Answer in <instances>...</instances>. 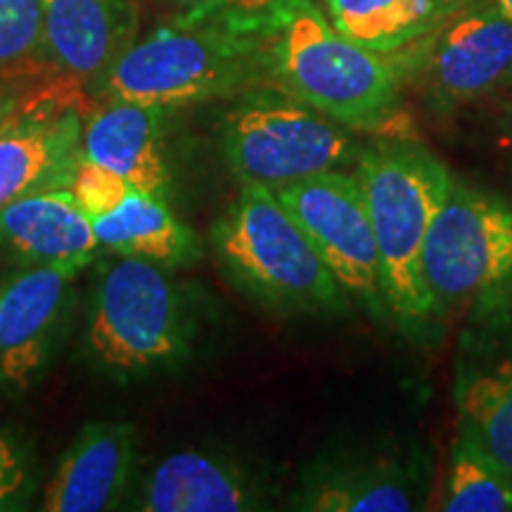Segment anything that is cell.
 I'll return each instance as SVG.
<instances>
[{"label":"cell","instance_id":"obj_1","mask_svg":"<svg viewBox=\"0 0 512 512\" xmlns=\"http://www.w3.org/2000/svg\"><path fill=\"white\" fill-rule=\"evenodd\" d=\"M266 64L273 86L354 133L413 138L392 60L339 34L316 0H306L290 22L268 38Z\"/></svg>","mask_w":512,"mask_h":512},{"label":"cell","instance_id":"obj_2","mask_svg":"<svg viewBox=\"0 0 512 512\" xmlns=\"http://www.w3.org/2000/svg\"><path fill=\"white\" fill-rule=\"evenodd\" d=\"M354 174L373 223L389 316L406 330H420L437 318L422 278V247L456 178L415 138L363 145Z\"/></svg>","mask_w":512,"mask_h":512},{"label":"cell","instance_id":"obj_3","mask_svg":"<svg viewBox=\"0 0 512 512\" xmlns=\"http://www.w3.org/2000/svg\"><path fill=\"white\" fill-rule=\"evenodd\" d=\"M268 38L242 36L207 24L169 22L128 46L98 79L105 100L178 110L235 98L268 81Z\"/></svg>","mask_w":512,"mask_h":512},{"label":"cell","instance_id":"obj_4","mask_svg":"<svg viewBox=\"0 0 512 512\" xmlns=\"http://www.w3.org/2000/svg\"><path fill=\"white\" fill-rule=\"evenodd\" d=\"M211 245L228 278L264 306L311 316L351 311L349 294L266 185L242 183L211 228Z\"/></svg>","mask_w":512,"mask_h":512},{"label":"cell","instance_id":"obj_5","mask_svg":"<svg viewBox=\"0 0 512 512\" xmlns=\"http://www.w3.org/2000/svg\"><path fill=\"white\" fill-rule=\"evenodd\" d=\"M219 124L228 169L242 183L280 185L356 164V133L283 88L264 83L230 98Z\"/></svg>","mask_w":512,"mask_h":512},{"label":"cell","instance_id":"obj_6","mask_svg":"<svg viewBox=\"0 0 512 512\" xmlns=\"http://www.w3.org/2000/svg\"><path fill=\"white\" fill-rule=\"evenodd\" d=\"M169 268L119 254L102 268L86 323L93 361L119 377L174 368L190 356L192 325Z\"/></svg>","mask_w":512,"mask_h":512},{"label":"cell","instance_id":"obj_7","mask_svg":"<svg viewBox=\"0 0 512 512\" xmlns=\"http://www.w3.org/2000/svg\"><path fill=\"white\" fill-rule=\"evenodd\" d=\"M434 313L512 302V202L453 181L422 247Z\"/></svg>","mask_w":512,"mask_h":512},{"label":"cell","instance_id":"obj_8","mask_svg":"<svg viewBox=\"0 0 512 512\" xmlns=\"http://www.w3.org/2000/svg\"><path fill=\"white\" fill-rule=\"evenodd\" d=\"M337 283L375 318H387L380 252L356 174L325 171L273 188Z\"/></svg>","mask_w":512,"mask_h":512},{"label":"cell","instance_id":"obj_9","mask_svg":"<svg viewBox=\"0 0 512 512\" xmlns=\"http://www.w3.org/2000/svg\"><path fill=\"white\" fill-rule=\"evenodd\" d=\"M401 53L434 110H456L512 86V22L486 0H465L437 31Z\"/></svg>","mask_w":512,"mask_h":512},{"label":"cell","instance_id":"obj_10","mask_svg":"<svg viewBox=\"0 0 512 512\" xmlns=\"http://www.w3.org/2000/svg\"><path fill=\"white\" fill-rule=\"evenodd\" d=\"M88 264H22L0 278V389L29 392L46 373Z\"/></svg>","mask_w":512,"mask_h":512},{"label":"cell","instance_id":"obj_11","mask_svg":"<svg viewBox=\"0 0 512 512\" xmlns=\"http://www.w3.org/2000/svg\"><path fill=\"white\" fill-rule=\"evenodd\" d=\"M430 491L427 463L418 451L358 448L313 463L292 496L306 512H411Z\"/></svg>","mask_w":512,"mask_h":512},{"label":"cell","instance_id":"obj_12","mask_svg":"<svg viewBox=\"0 0 512 512\" xmlns=\"http://www.w3.org/2000/svg\"><path fill=\"white\" fill-rule=\"evenodd\" d=\"M83 117L67 86L0 136V211L36 190L67 185L81 157Z\"/></svg>","mask_w":512,"mask_h":512},{"label":"cell","instance_id":"obj_13","mask_svg":"<svg viewBox=\"0 0 512 512\" xmlns=\"http://www.w3.org/2000/svg\"><path fill=\"white\" fill-rule=\"evenodd\" d=\"M136 458L131 422L95 420L76 434L43 489L46 512H102L119 508Z\"/></svg>","mask_w":512,"mask_h":512},{"label":"cell","instance_id":"obj_14","mask_svg":"<svg viewBox=\"0 0 512 512\" xmlns=\"http://www.w3.org/2000/svg\"><path fill=\"white\" fill-rule=\"evenodd\" d=\"M136 34V0H43L41 53L72 81L98 83Z\"/></svg>","mask_w":512,"mask_h":512},{"label":"cell","instance_id":"obj_15","mask_svg":"<svg viewBox=\"0 0 512 512\" xmlns=\"http://www.w3.org/2000/svg\"><path fill=\"white\" fill-rule=\"evenodd\" d=\"M268 508L261 479L226 456L181 451L166 456L133 498L143 512H242Z\"/></svg>","mask_w":512,"mask_h":512},{"label":"cell","instance_id":"obj_16","mask_svg":"<svg viewBox=\"0 0 512 512\" xmlns=\"http://www.w3.org/2000/svg\"><path fill=\"white\" fill-rule=\"evenodd\" d=\"M174 110L140 102L107 100L83 121L81 155L93 159L145 195H169L164 126Z\"/></svg>","mask_w":512,"mask_h":512},{"label":"cell","instance_id":"obj_17","mask_svg":"<svg viewBox=\"0 0 512 512\" xmlns=\"http://www.w3.org/2000/svg\"><path fill=\"white\" fill-rule=\"evenodd\" d=\"M0 249L19 264H91L102 247L67 185H55L0 211Z\"/></svg>","mask_w":512,"mask_h":512},{"label":"cell","instance_id":"obj_18","mask_svg":"<svg viewBox=\"0 0 512 512\" xmlns=\"http://www.w3.org/2000/svg\"><path fill=\"white\" fill-rule=\"evenodd\" d=\"M91 223L100 247L114 254L140 256L164 268L188 266L200 256L195 233L164 197L133 190L121 207Z\"/></svg>","mask_w":512,"mask_h":512},{"label":"cell","instance_id":"obj_19","mask_svg":"<svg viewBox=\"0 0 512 512\" xmlns=\"http://www.w3.org/2000/svg\"><path fill=\"white\" fill-rule=\"evenodd\" d=\"M465 0H325L339 34L377 55H396L437 31Z\"/></svg>","mask_w":512,"mask_h":512},{"label":"cell","instance_id":"obj_20","mask_svg":"<svg viewBox=\"0 0 512 512\" xmlns=\"http://www.w3.org/2000/svg\"><path fill=\"white\" fill-rule=\"evenodd\" d=\"M458 432L512 472V344L460 366Z\"/></svg>","mask_w":512,"mask_h":512},{"label":"cell","instance_id":"obj_21","mask_svg":"<svg viewBox=\"0 0 512 512\" xmlns=\"http://www.w3.org/2000/svg\"><path fill=\"white\" fill-rule=\"evenodd\" d=\"M439 508L446 512H510L512 472L458 432Z\"/></svg>","mask_w":512,"mask_h":512},{"label":"cell","instance_id":"obj_22","mask_svg":"<svg viewBox=\"0 0 512 512\" xmlns=\"http://www.w3.org/2000/svg\"><path fill=\"white\" fill-rule=\"evenodd\" d=\"M176 19L233 34L271 38L306 0H162Z\"/></svg>","mask_w":512,"mask_h":512},{"label":"cell","instance_id":"obj_23","mask_svg":"<svg viewBox=\"0 0 512 512\" xmlns=\"http://www.w3.org/2000/svg\"><path fill=\"white\" fill-rule=\"evenodd\" d=\"M43 43V0H0V72L27 62Z\"/></svg>","mask_w":512,"mask_h":512},{"label":"cell","instance_id":"obj_24","mask_svg":"<svg viewBox=\"0 0 512 512\" xmlns=\"http://www.w3.org/2000/svg\"><path fill=\"white\" fill-rule=\"evenodd\" d=\"M67 188L72 192L74 202L79 204L83 214L91 221L121 207L128 200V195L136 190L107 166L86 159L83 155L74 166Z\"/></svg>","mask_w":512,"mask_h":512},{"label":"cell","instance_id":"obj_25","mask_svg":"<svg viewBox=\"0 0 512 512\" xmlns=\"http://www.w3.org/2000/svg\"><path fill=\"white\" fill-rule=\"evenodd\" d=\"M34 494V453L19 434L0 427V512L27 510Z\"/></svg>","mask_w":512,"mask_h":512},{"label":"cell","instance_id":"obj_26","mask_svg":"<svg viewBox=\"0 0 512 512\" xmlns=\"http://www.w3.org/2000/svg\"><path fill=\"white\" fill-rule=\"evenodd\" d=\"M64 88L67 86H60V83H43V86H38V83H29L19 79V76L0 74V136L10 131L27 114L38 110L43 102L55 98Z\"/></svg>","mask_w":512,"mask_h":512},{"label":"cell","instance_id":"obj_27","mask_svg":"<svg viewBox=\"0 0 512 512\" xmlns=\"http://www.w3.org/2000/svg\"><path fill=\"white\" fill-rule=\"evenodd\" d=\"M486 3H491V5H494V8L501 10L503 15L512 22V0H486Z\"/></svg>","mask_w":512,"mask_h":512},{"label":"cell","instance_id":"obj_28","mask_svg":"<svg viewBox=\"0 0 512 512\" xmlns=\"http://www.w3.org/2000/svg\"><path fill=\"white\" fill-rule=\"evenodd\" d=\"M510 143H512V121H510Z\"/></svg>","mask_w":512,"mask_h":512}]
</instances>
